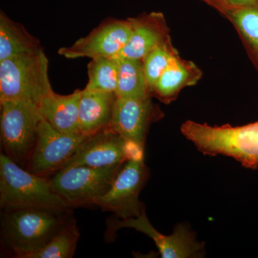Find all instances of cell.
<instances>
[{
    "label": "cell",
    "instance_id": "cell-1",
    "mask_svg": "<svg viewBox=\"0 0 258 258\" xmlns=\"http://www.w3.org/2000/svg\"><path fill=\"white\" fill-rule=\"evenodd\" d=\"M74 221L71 208L3 209L0 222L2 240L15 257L27 258Z\"/></svg>",
    "mask_w": 258,
    "mask_h": 258
},
{
    "label": "cell",
    "instance_id": "cell-2",
    "mask_svg": "<svg viewBox=\"0 0 258 258\" xmlns=\"http://www.w3.org/2000/svg\"><path fill=\"white\" fill-rule=\"evenodd\" d=\"M181 131L204 154L227 156L247 169L258 168V121L241 126H212L187 120Z\"/></svg>",
    "mask_w": 258,
    "mask_h": 258
},
{
    "label": "cell",
    "instance_id": "cell-3",
    "mask_svg": "<svg viewBox=\"0 0 258 258\" xmlns=\"http://www.w3.org/2000/svg\"><path fill=\"white\" fill-rule=\"evenodd\" d=\"M43 48L0 61V101H20L38 107L53 91Z\"/></svg>",
    "mask_w": 258,
    "mask_h": 258
},
{
    "label": "cell",
    "instance_id": "cell-4",
    "mask_svg": "<svg viewBox=\"0 0 258 258\" xmlns=\"http://www.w3.org/2000/svg\"><path fill=\"white\" fill-rule=\"evenodd\" d=\"M0 208H70L52 189L49 178L32 174L3 152L0 154Z\"/></svg>",
    "mask_w": 258,
    "mask_h": 258
},
{
    "label": "cell",
    "instance_id": "cell-5",
    "mask_svg": "<svg viewBox=\"0 0 258 258\" xmlns=\"http://www.w3.org/2000/svg\"><path fill=\"white\" fill-rule=\"evenodd\" d=\"M0 110L2 152L27 169L36 146L42 115L36 106L20 101H0Z\"/></svg>",
    "mask_w": 258,
    "mask_h": 258
},
{
    "label": "cell",
    "instance_id": "cell-6",
    "mask_svg": "<svg viewBox=\"0 0 258 258\" xmlns=\"http://www.w3.org/2000/svg\"><path fill=\"white\" fill-rule=\"evenodd\" d=\"M123 164L71 166L57 171L49 179L52 189L69 208L92 205L110 189Z\"/></svg>",
    "mask_w": 258,
    "mask_h": 258
},
{
    "label": "cell",
    "instance_id": "cell-7",
    "mask_svg": "<svg viewBox=\"0 0 258 258\" xmlns=\"http://www.w3.org/2000/svg\"><path fill=\"white\" fill-rule=\"evenodd\" d=\"M149 177V169L144 162V150L127 160L115 176L111 187L94 205L103 211L111 212L115 217H137L144 208L139 197Z\"/></svg>",
    "mask_w": 258,
    "mask_h": 258
},
{
    "label": "cell",
    "instance_id": "cell-8",
    "mask_svg": "<svg viewBox=\"0 0 258 258\" xmlns=\"http://www.w3.org/2000/svg\"><path fill=\"white\" fill-rule=\"evenodd\" d=\"M88 137L82 134L62 133L42 118L27 170L36 175L51 177L64 167Z\"/></svg>",
    "mask_w": 258,
    "mask_h": 258
},
{
    "label": "cell",
    "instance_id": "cell-9",
    "mask_svg": "<svg viewBox=\"0 0 258 258\" xmlns=\"http://www.w3.org/2000/svg\"><path fill=\"white\" fill-rule=\"evenodd\" d=\"M125 227L135 229L151 237L162 258L198 257L204 251L205 244L198 242L193 232L184 225L176 226L171 235L158 232L148 220L145 210L137 217L112 218L108 222L107 234L111 237L116 231Z\"/></svg>",
    "mask_w": 258,
    "mask_h": 258
},
{
    "label": "cell",
    "instance_id": "cell-10",
    "mask_svg": "<svg viewBox=\"0 0 258 258\" xmlns=\"http://www.w3.org/2000/svg\"><path fill=\"white\" fill-rule=\"evenodd\" d=\"M133 27L126 20L107 19L71 46L61 47L58 54L68 59L118 57L132 36Z\"/></svg>",
    "mask_w": 258,
    "mask_h": 258
},
{
    "label": "cell",
    "instance_id": "cell-11",
    "mask_svg": "<svg viewBox=\"0 0 258 258\" xmlns=\"http://www.w3.org/2000/svg\"><path fill=\"white\" fill-rule=\"evenodd\" d=\"M144 149L108 127L88 137L62 169L76 166L106 167L123 164Z\"/></svg>",
    "mask_w": 258,
    "mask_h": 258
},
{
    "label": "cell",
    "instance_id": "cell-12",
    "mask_svg": "<svg viewBox=\"0 0 258 258\" xmlns=\"http://www.w3.org/2000/svg\"><path fill=\"white\" fill-rule=\"evenodd\" d=\"M162 117V112L151 97L140 99L117 97L109 128L144 149L149 127Z\"/></svg>",
    "mask_w": 258,
    "mask_h": 258
},
{
    "label": "cell",
    "instance_id": "cell-13",
    "mask_svg": "<svg viewBox=\"0 0 258 258\" xmlns=\"http://www.w3.org/2000/svg\"><path fill=\"white\" fill-rule=\"evenodd\" d=\"M129 20L133 32L117 58L142 60L154 47L169 39L164 16L161 13H152Z\"/></svg>",
    "mask_w": 258,
    "mask_h": 258
},
{
    "label": "cell",
    "instance_id": "cell-14",
    "mask_svg": "<svg viewBox=\"0 0 258 258\" xmlns=\"http://www.w3.org/2000/svg\"><path fill=\"white\" fill-rule=\"evenodd\" d=\"M116 99L115 93L82 90L79 115L81 134L91 136L109 127Z\"/></svg>",
    "mask_w": 258,
    "mask_h": 258
},
{
    "label": "cell",
    "instance_id": "cell-15",
    "mask_svg": "<svg viewBox=\"0 0 258 258\" xmlns=\"http://www.w3.org/2000/svg\"><path fill=\"white\" fill-rule=\"evenodd\" d=\"M81 90L69 95L52 91L40 102L37 110L42 118L62 133L81 134L79 128V103Z\"/></svg>",
    "mask_w": 258,
    "mask_h": 258
},
{
    "label": "cell",
    "instance_id": "cell-16",
    "mask_svg": "<svg viewBox=\"0 0 258 258\" xmlns=\"http://www.w3.org/2000/svg\"><path fill=\"white\" fill-rule=\"evenodd\" d=\"M201 71L190 61L180 58L178 53L157 81L152 93L164 103L175 99L182 88L192 86L201 77Z\"/></svg>",
    "mask_w": 258,
    "mask_h": 258
},
{
    "label": "cell",
    "instance_id": "cell-17",
    "mask_svg": "<svg viewBox=\"0 0 258 258\" xmlns=\"http://www.w3.org/2000/svg\"><path fill=\"white\" fill-rule=\"evenodd\" d=\"M42 47L40 40L22 24L0 12V61L32 53Z\"/></svg>",
    "mask_w": 258,
    "mask_h": 258
},
{
    "label": "cell",
    "instance_id": "cell-18",
    "mask_svg": "<svg viewBox=\"0 0 258 258\" xmlns=\"http://www.w3.org/2000/svg\"><path fill=\"white\" fill-rule=\"evenodd\" d=\"M119 62L116 94L120 98L152 97L144 73L143 60L118 58Z\"/></svg>",
    "mask_w": 258,
    "mask_h": 258
},
{
    "label": "cell",
    "instance_id": "cell-19",
    "mask_svg": "<svg viewBox=\"0 0 258 258\" xmlns=\"http://www.w3.org/2000/svg\"><path fill=\"white\" fill-rule=\"evenodd\" d=\"M119 62L117 57H97L88 64L86 89L115 93Z\"/></svg>",
    "mask_w": 258,
    "mask_h": 258
},
{
    "label": "cell",
    "instance_id": "cell-20",
    "mask_svg": "<svg viewBox=\"0 0 258 258\" xmlns=\"http://www.w3.org/2000/svg\"><path fill=\"white\" fill-rule=\"evenodd\" d=\"M80 237L76 220L66 225L45 245L27 258H71L74 257Z\"/></svg>",
    "mask_w": 258,
    "mask_h": 258
},
{
    "label": "cell",
    "instance_id": "cell-21",
    "mask_svg": "<svg viewBox=\"0 0 258 258\" xmlns=\"http://www.w3.org/2000/svg\"><path fill=\"white\" fill-rule=\"evenodd\" d=\"M177 52L171 46L169 39L154 47L143 59L144 73L151 96L154 86L160 79L173 57Z\"/></svg>",
    "mask_w": 258,
    "mask_h": 258
},
{
    "label": "cell",
    "instance_id": "cell-22",
    "mask_svg": "<svg viewBox=\"0 0 258 258\" xmlns=\"http://www.w3.org/2000/svg\"><path fill=\"white\" fill-rule=\"evenodd\" d=\"M232 15L258 66V5L234 9Z\"/></svg>",
    "mask_w": 258,
    "mask_h": 258
},
{
    "label": "cell",
    "instance_id": "cell-23",
    "mask_svg": "<svg viewBox=\"0 0 258 258\" xmlns=\"http://www.w3.org/2000/svg\"><path fill=\"white\" fill-rule=\"evenodd\" d=\"M226 5L234 9L258 5V0H222Z\"/></svg>",
    "mask_w": 258,
    "mask_h": 258
}]
</instances>
